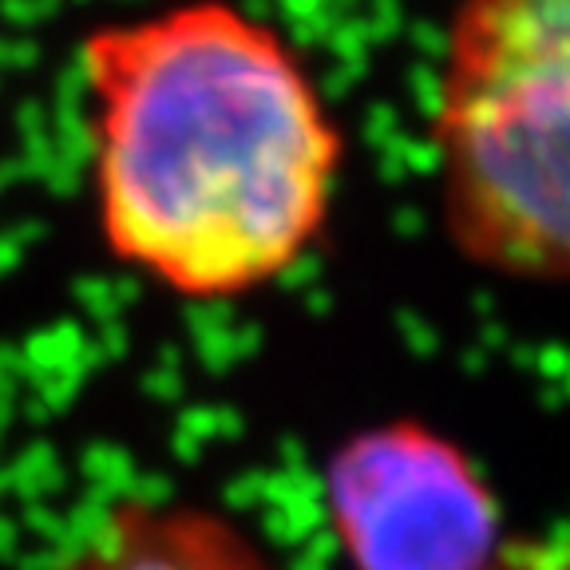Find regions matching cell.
Returning a JSON list of instances; mask_svg holds the SVG:
<instances>
[{
	"mask_svg": "<svg viewBox=\"0 0 570 570\" xmlns=\"http://www.w3.org/2000/svg\"><path fill=\"white\" fill-rule=\"evenodd\" d=\"M107 254L183 302H234L309 258L345 135L297 48L230 0L99 24L80 45Z\"/></svg>",
	"mask_w": 570,
	"mask_h": 570,
	"instance_id": "1",
	"label": "cell"
},
{
	"mask_svg": "<svg viewBox=\"0 0 570 570\" xmlns=\"http://www.w3.org/2000/svg\"><path fill=\"white\" fill-rule=\"evenodd\" d=\"M440 226L463 262L570 285V0H460L432 99Z\"/></svg>",
	"mask_w": 570,
	"mask_h": 570,
	"instance_id": "2",
	"label": "cell"
},
{
	"mask_svg": "<svg viewBox=\"0 0 570 570\" xmlns=\"http://www.w3.org/2000/svg\"><path fill=\"white\" fill-rule=\"evenodd\" d=\"M321 499L353 570H480L503 547V511L480 463L412 416L341 440Z\"/></svg>",
	"mask_w": 570,
	"mask_h": 570,
	"instance_id": "3",
	"label": "cell"
},
{
	"mask_svg": "<svg viewBox=\"0 0 570 570\" xmlns=\"http://www.w3.org/2000/svg\"><path fill=\"white\" fill-rule=\"evenodd\" d=\"M45 570H285L258 534L190 499H119Z\"/></svg>",
	"mask_w": 570,
	"mask_h": 570,
	"instance_id": "4",
	"label": "cell"
},
{
	"mask_svg": "<svg viewBox=\"0 0 570 570\" xmlns=\"http://www.w3.org/2000/svg\"><path fill=\"white\" fill-rule=\"evenodd\" d=\"M480 570H570V539H503Z\"/></svg>",
	"mask_w": 570,
	"mask_h": 570,
	"instance_id": "5",
	"label": "cell"
}]
</instances>
